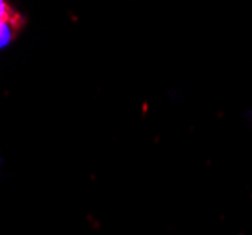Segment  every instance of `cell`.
<instances>
[{
  "instance_id": "6da1fadb",
  "label": "cell",
  "mask_w": 252,
  "mask_h": 235,
  "mask_svg": "<svg viewBox=\"0 0 252 235\" xmlns=\"http://www.w3.org/2000/svg\"><path fill=\"white\" fill-rule=\"evenodd\" d=\"M21 30V15H13L10 19H2L0 21V49L8 47Z\"/></svg>"
},
{
  "instance_id": "7a4b0ae2",
  "label": "cell",
  "mask_w": 252,
  "mask_h": 235,
  "mask_svg": "<svg viewBox=\"0 0 252 235\" xmlns=\"http://www.w3.org/2000/svg\"><path fill=\"white\" fill-rule=\"evenodd\" d=\"M13 15H17V11L11 8L10 2L8 0H0V21L2 19H10Z\"/></svg>"
}]
</instances>
